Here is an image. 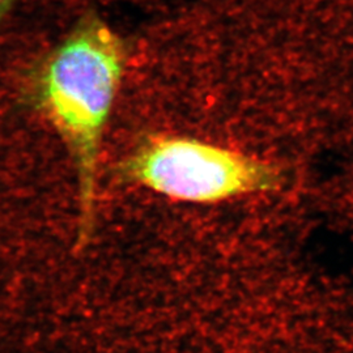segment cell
I'll return each mask as SVG.
<instances>
[{
	"mask_svg": "<svg viewBox=\"0 0 353 353\" xmlns=\"http://www.w3.org/2000/svg\"><path fill=\"white\" fill-rule=\"evenodd\" d=\"M127 59L125 39L88 13L29 76V101L58 132L75 165L80 243L94 227L102 138Z\"/></svg>",
	"mask_w": 353,
	"mask_h": 353,
	"instance_id": "cell-1",
	"label": "cell"
},
{
	"mask_svg": "<svg viewBox=\"0 0 353 353\" xmlns=\"http://www.w3.org/2000/svg\"><path fill=\"white\" fill-rule=\"evenodd\" d=\"M121 181L173 201L219 203L278 189L281 176L268 161L181 135H152L117 168Z\"/></svg>",
	"mask_w": 353,
	"mask_h": 353,
	"instance_id": "cell-2",
	"label": "cell"
},
{
	"mask_svg": "<svg viewBox=\"0 0 353 353\" xmlns=\"http://www.w3.org/2000/svg\"><path fill=\"white\" fill-rule=\"evenodd\" d=\"M16 0H0V20L12 8Z\"/></svg>",
	"mask_w": 353,
	"mask_h": 353,
	"instance_id": "cell-3",
	"label": "cell"
}]
</instances>
